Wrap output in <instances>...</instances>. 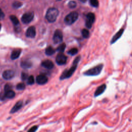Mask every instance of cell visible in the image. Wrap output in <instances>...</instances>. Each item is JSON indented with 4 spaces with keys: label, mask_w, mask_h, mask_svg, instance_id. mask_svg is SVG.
Returning <instances> with one entry per match:
<instances>
[{
    "label": "cell",
    "mask_w": 132,
    "mask_h": 132,
    "mask_svg": "<svg viewBox=\"0 0 132 132\" xmlns=\"http://www.w3.org/2000/svg\"><path fill=\"white\" fill-rule=\"evenodd\" d=\"M80 60H81V56H77L74 59V60L73 61L72 66L70 68V69L66 70V71H64L63 74H61V75L60 76V79L61 80H64V79L70 78L73 75L74 72L75 71V70H76L77 67V65H78L79 61H80Z\"/></svg>",
    "instance_id": "6da1fadb"
},
{
    "label": "cell",
    "mask_w": 132,
    "mask_h": 132,
    "mask_svg": "<svg viewBox=\"0 0 132 132\" xmlns=\"http://www.w3.org/2000/svg\"><path fill=\"white\" fill-rule=\"evenodd\" d=\"M103 67L104 65L103 64H99L88 70L84 73V74L86 76H97L101 73Z\"/></svg>",
    "instance_id": "7a4b0ae2"
},
{
    "label": "cell",
    "mask_w": 132,
    "mask_h": 132,
    "mask_svg": "<svg viewBox=\"0 0 132 132\" xmlns=\"http://www.w3.org/2000/svg\"><path fill=\"white\" fill-rule=\"evenodd\" d=\"M59 12L55 8H50L46 14V19L50 22H54L57 19Z\"/></svg>",
    "instance_id": "3957f363"
},
{
    "label": "cell",
    "mask_w": 132,
    "mask_h": 132,
    "mask_svg": "<svg viewBox=\"0 0 132 132\" xmlns=\"http://www.w3.org/2000/svg\"><path fill=\"white\" fill-rule=\"evenodd\" d=\"M78 14L76 12H73L68 14L65 18L64 21L67 25H71L78 19Z\"/></svg>",
    "instance_id": "277c9868"
},
{
    "label": "cell",
    "mask_w": 132,
    "mask_h": 132,
    "mask_svg": "<svg viewBox=\"0 0 132 132\" xmlns=\"http://www.w3.org/2000/svg\"><path fill=\"white\" fill-rule=\"evenodd\" d=\"M87 19L86 21V26L88 29H91L95 21V15L92 13H89L86 16Z\"/></svg>",
    "instance_id": "5b68a950"
},
{
    "label": "cell",
    "mask_w": 132,
    "mask_h": 132,
    "mask_svg": "<svg viewBox=\"0 0 132 132\" xmlns=\"http://www.w3.org/2000/svg\"><path fill=\"white\" fill-rule=\"evenodd\" d=\"M34 14L32 12L25 13L21 18V20L24 24H28L31 22L34 18Z\"/></svg>",
    "instance_id": "8992f818"
},
{
    "label": "cell",
    "mask_w": 132,
    "mask_h": 132,
    "mask_svg": "<svg viewBox=\"0 0 132 132\" xmlns=\"http://www.w3.org/2000/svg\"><path fill=\"white\" fill-rule=\"evenodd\" d=\"M67 56L63 54V53H60L56 57V62L58 65H65L67 62Z\"/></svg>",
    "instance_id": "52a82bcc"
},
{
    "label": "cell",
    "mask_w": 132,
    "mask_h": 132,
    "mask_svg": "<svg viewBox=\"0 0 132 132\" xmlns=\"http://www.w3.org/2000/svg\"><path fill=\"white\" fill-rule=\"evenodd\" d=\"M63 33L61 31L57 30L55 32L54 36H53V41L55 43H59L63 41Z\"/></svg>",
    "instance_id": "ba28073f"
},
{
    "label": "cell",
    "mask_w": 132,
    "mask_h": 132,
    "mask_svg": "<svg viewBox=\"0 0 132 132\" xmlns=\"http://www.w3.org/2000/svg\"><path fill=\"white\" fill-rule=\"evenodd\" d=\"M15 76V72L11 70H6L2 74V77L4 80H9L13 78Z\"/></svg>",
    "instance_id": "9c48e42d"
},
{
    "label": "cell",
    "mask_w": 132,
    "mask_h": 132,
    "mask_svg": "<svg viewBox=\"0 0 132 132\" xmlns=\"http://www.w3.org/2000/svg\"><path fill=\"white\" fill-rule=\"evenodd\" d=\"M124 32V29H120L118 32H117L115 35L112 37V39H111L110 41V44L111 45H112V44L115 43L118 40H119L121 37L122 36Z\"/></svg>",
    "instance_id": "30bf717a"
},
{
    "label": "cell",
    "mask_w": 132,
    "mask_h": 132,
    "mask_svg": "<svg viewBox=\"0 0 132 132\" xmlns=\"http://www.w3.org/2000/svg\"><path fill=\"white\" fill-rule=\"evenodd\" d=\"M48 81V78L45 75L40 74L36 77V82L38 84L42 85L46 84Z\"/></svg>",
    "instance_id": "8fae6325"
},
{
    "label": "cell",
    "mask_w": 132,
    "mask_h": 132,
    "mask_svg": "<svg viewBox=\"0 0 132 132\" xmlns=\"http://www.w3.org/2000/svg\"><path fill=\"white\" fill-rule=\"evenodd\" d=\"M106 85L105 84H102L101 86H99L97 88H96L94 92V97H97V96L103 94L105 91V90H106Z\"/></svg>",
    "instance_id": "7c38bea8"
},
{
    "label": "cell",
    "mask_w": 132,
    "mask_h": 132,
    "mask_svg": "<svg viewBox=\"0 0 132 132\" xmlns=\"http://www.w3.org/2000/svg\"><path fill=\"white\" fill-rule=\"evenodd\" d=\"M36 29L34 26H31L26 32V36L29 38H34L36 36Z\"/></svg>",
    "instance_id": "4fadbf2b"
},
{
    "label": "cell",
    "mask_w": 132,
    "mask_h": 132,
    "mask_svg": "<svg viewBox=\"0 0 132 132\" xmlns=\"http://www.w3.org/2000/svg\"><path fill=\"white\" fill-rule=\"evenodd\" d=\"M41 66L48 69H52L53 68L54 66L53 63L50 60H46L42 61L41 63Z\"/></svg>",
    "instance_id": "5bb4252c"
},
{
    "label": "cell",
    "mask_w": 132,
    "mask_h": 132,
    "mask_svg": "<svg viewBox=\"0 0 132 132\" xmlns=\"http://www.w3.org/2000/svg\"><path fill=\"white\" fill-rule=\"evenodd\" d=\"M23 106V102L21 101L18 102L12 108V109H11L10 113H14L16 112H17V111H18L19 109H20Z\"/></svg>",
    "instance_id": "9a60e30c"
},
{
    "label": "cell",
    "mask_w": 132,
    "mask_h": 132,
    "mask_svg": "<svg viewBox=\"0 0 132 132\" xmlns=\"http://www.w3.org/2000/svg\"><path fill=\"white\" fill-rule=\"evenodd\" d=\"M21 51L20 49H17L14 50L11 54V58L13 60H15L17 59L18 58H19L20 54H21Z\"/></svg>",
    "instance_id": "2e32d148"
},
{
    "label": "cell",
    "mask_w": 132,
    "mask_h": 132,
    "mask_svg": "<svg viewBox=\"0 0 132 132\" xmlns=\"http://www.w3.org/2000/svg\"><path fill=\"white\" fill-rule=\"evenodd\" d=\"M21 67L23 69H30L32 66V64L30 61L28 60H25L22 61L21 63Z\"/></svg>",
    "instance_id": "e0dca14e"
},
{
    "label": "cell",
    "mask_w": 132,
    "mask_h": 132,
    "mask_svg": "<svg viewBox=\"0 0 132 132\" xmlns=\"http://www.w3.org/2000/svg\"><path fill=\"white\" fill-rule=\"evenodd\" d=\"M15 95H16L15 92L12 90H10L5 91V97L6 98H8V99L14 98L15 96Z\"/></svg>",
    "instance_id": "ac0fdd59"
},
{
    "label": "cell",
    "mask_w": 132,
    "mask_h": 132,
    "mask_svg": "<svg viewBox=\"0 0 132 132\" xmlns=\"http://www.w3.org/2000/svg\"><path fill=\"white\" fill-rule=\"evenodd\" d=\"M55 52V50L52 47H48L46 50V54L48 56H51L53 55Z\"/></svg>",
    "instance_id": "d6986e66"
},
{
    "label": "cell",
    "mask_w": 132,
    "mask_h": 132,
    "mask_svg": "<svg viewBox=\"0 0 132 132\" xmlns=\"http://www.w3.org/2000/svg\"><path fill=\"white\" fill-rule=\"evenodd\" d=\"M10 19L12 21L13 23L15 25H18L19 24V21L18 19L14 15H12L10 16Z\"/></svg>",
    "instance_id": "ffe728a7"
},
{
    "label": "cell",
    "mask_w": 132,
    "mask_h": 132,
    "mask_svg": "<svg viewBox=\"0 0 132 132\" xmlns=\"http://www.w3.org/2000/svg\"><path fill=\"white\" fill-rule=\"evenodd\" d=\"M65 49H66V44L62 43L57 48V51L59 53H63L65 51Z\"/></svg>",
    "instance_id": "44dd1931"
},
{
    "label": "cell",
    "mask_w": 132,
    "mask_h": 132,
    "mask_svg": "<svg viewBox=\"0 0 132 132\" xmlns=\"http://www.w3.org/2000/svg\"><path fill=\"white\" fill-rule=\"evenodd\" d=\"M82 36L84 38H87L89 36V32L87 29H83L82 31Z\"/></svg>",
    "instance_id": "7402d4cb"
},
{
    "label": "cell",
    "mask_w": 132,
    "mask_h": 132,
    "mask_svg": "<svg viewBox=\"0 0 132 132\" xmlns=\"http://www.w3.org/2000/svg\"><path fill=\"white\" fill-rule=\"evenodd\" d=\"M35 83V78L33 75L29 76L27 80V84L30 85H32L34 84Z\"/></svg>",
    "instance_id": "603a6c76"
},
{
    "label": "cell",
    "mask_w": 132,
    "mask_h": 132,
    "mask_svg": "<svg viewBox=\"0 0 132 132\" xmlns=\"http://www.w3.org/2000/svg\"><path fill=\"white\" fill-rule=\"evenodd\" d=\"M77 53H78V50L77 48H72L68 51V53L72 56H73L76 54Z\"/></svg>",
    "instance_id": "cb8c5ba5"
},
{
    "label": "cell",
    "mask_w": 132,
    "mask_h": 132,
    "mask_svg": "<svg viewBox=\"0 0 132 132\" xmlns=\"http://www.w3.org/2000/svg\"><path fill=\"white\" fill-rule=\"evenodd\" d=\"M16 88L18 90H22L25 88V85L23 83H20L17 84Z\"/></svg>",
    "instance_id": "d4e9b609"
},
{
    "label": "cell",
    "mask_w": 132,
    "mask_h": 132,
    "mask_svg": "<svg viewBox=\"0 0 132 132\" xmlns=\"http://www.w3.org/2000/svg\"><path fill=\"white\" fill-rule=\"evenodd\" d=\"M90 3L92 6L96 8L98 7L99 5L98 0H90Z\"/></svg>",
    "instance_id": "484cf974"
},
{
    "label": "cell",
    "mask_w": 132,
    "mask_h": 132,
    "mask_svg": "<svg viewBox=\"0 0 132 132\" xmlns=\"http://www.w3.org/2000/svg\"><path fill=\"white\" fill-rule=\"evenodd\" d=\"M13 6L15 8H19L22 6V3L20 2H15L13 3Z\"/></svg>",
    "instance_id": "4316f807"
},
{
    "label": "cell",
    "mask_w": 132,
    "mask_h": 132,
    "mask_svg": "<svg viewBox=\"0 0 132 132\" xmlns=\"http://www.w3.org/2000/svg\"><path fill=\"white\" fill-rule=\"evenodd\" d=\"M68 5H69V7L70 8H74L76 7L77 4H76V3L75 1H70Z\"/></svg>",
    "instance_id": "83f0119b"
},
{
    "label": "cell",
    "mask_w": 132,
    "mask_h": 132,
    "mask_svg": "<svg viewBox=\"0 0 132 132\" xmlns=\"http://www.w3.org/2000/svg\"><path fill=\"white\" fill-rule=\"evenodd\" d=\"M29 77V76H28V74L26 73H25V72H22L21 73V79L23 81H26L28 80V78Z\"/></svg>",
    "instance_id": "f1b7e54d"
},
{
    "label": "cell",
    "mask_w": 132,
    "mask_h": 132,
    "mask_svg": "<svg viewBox=\"0 0 132 132\" xmlns=\"http://www.w3.org/2000/svg\"><path fill=\"white\" fill-rule=\"evenodd\" d=\"M12 86L11 85L9 84H7L5 85V87H4V90L5 91H8V90H12Z\"/></svg>",
    "instance_id": "f546056e"
},
{
    "label": "cell",
    "mask_w": 132,
    "mask_h": 132,
    "mask_svg": "<svg viewBox=\"0 0 132 132\" xmlns=\"http://www.w3.org/2000/svg\"><path fill=\"white\" fill-rule=\"evenodd\" d=\"M37 129H38L37 126H34L32 127H31L28 132H35L37 130Z\"/></svg>",
    "instance_id": "4dcf8cb0"
},
{
    "label": "cell",
    "mask_w": 132,
    "mask_h": 132,
    "mask_svg": "<svg viewBox=\"0 0 132 132\" xmlns=\"http://www.w3.org/2000/svg\"><path fill=\"white\" fill-rule=\"evenodd\" d=\"M5 17V15L4 13L2 12V11L0 9V20L3 19Z\"/></svg>",
    "instance_id": "1f68e13d"
},
{
    "label": "cell",
    "mask_w": 132,
    "mask_h": 132,
    "mask_svg": "<svg viewBox=\"0 0 132 132\" xmlns=\"http://www.w3.org/2000/svg\"><path fill=\"white\" fill-rule=\"evenodd\" d=\"M5 98H6L5 97V93L4 94H0V100L3 101L5 99Z\"/></svg>",
    "instance_id": "d6a6232c"
},
{
    "label": "cell",
    "mask_w": 132,
    "mask_h": 132,
    "mask_svg": "<svg viewBox=\"0 0 132 132\" xmlns=\"http://www.w3.org/2000/svg\"><path fill=\"white\" fill-rule=\"evenodd\" d=\"M80 1H81V2H83V3H85V2H86L87 0H80Z\"/></svg>",
    "instance_id": "836d02e7"
},
{
    "label": "cell",
    "mask_w": 132,
    "mask_h": 132,
    "mask_svg": "<svg viewBox=\"0 0 132 132\" xmlns=\"http://www.w3.org/2000/svg\"><path fill=\"white\" fill-rule=\"evenodd\" d=\"M1 24H0V30H1Z\"/></svg>",
    "instance_id": "e575fe53"
},
{
    "label": "cell",
    "mask_w": 132,
    "mask_h": 132,
    "mask_svg": "<svg viewBox=\"0 0 132 132\" xmlns=\"http://www.w3.org/2000/svg\"><path fill=\"white\" fill-rule=\"evenodd\" d=\"M59 1H61V0H59Z\"/></svg>",
    "instance_id": "d590c367"
}]
</instances>
